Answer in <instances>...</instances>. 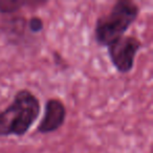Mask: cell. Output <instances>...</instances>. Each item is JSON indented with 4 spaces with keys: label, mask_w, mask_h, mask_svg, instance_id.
Segmentation results:
<instances>
[{
    "label": "cell",
    "mask_w": 153,
    "mask_h": 153,
    "mask_svg": "<svg viewBox=\"0 0 153 153\" xmlns=\"http://www.w3.org/2000/svg\"><path fill=\"white\" fill-rule=\"evenodd\" d=\"M27 26L28 30H30L34 34H37V33H40L43 30V27H44V23H43V20L41 19L40 17H37V16H34L32 17L27 22Z\"/></svg>",
    "instance_id": "6"
},
{
    "label": "cell",
    "mask_w": 153,
    "mask_h": 153,
    "mask_svg": "<svg viewBox=\"0 0 153 153\" xmlns=\"http://www.w3.org/2000/svg\"><path fill=\"white\" fill-rule=\"evenodd\" d=\"M41 105L30 90L17 91L12 104L0 111V136H23L40 114Z\"/></svg>",
    "instance_id": "1"
},
{
    "label": "cell",
    "mask_w": 153,
    "mask_h": 153,
    "mask_svg": "<svg viewBox=\"0 0 153 153\" xmlns=\"http://www.w3.org/2000/svg\"><path fill=\"white\" fill-rule=\"evenodd\" d=\"M142 47L140 39L133 36H123L109 45L108 55L115 69L121 74H128L134 66V60Z\"/></svg>",
    "instance_id": "3"
},
{
    "label": "cell",
    "mask_w": 153,
    "mask_h": 153,
    "mask_svg": "<svg viewBox=\"0 0 153 153\" xmlns=\"http://www.w3.org/2000/svg\"><path fill=\"white\" fill-rule=\"evenodd\" d=\"M28 2L22 0H0V13L12 14L19 11L22 7L27 5Z\"/></svg>",
    "instance_id": "5"
},
{
    "label": "cell",
    "mask_w": 153,
    "mask_h": 153,
    "mask_svg": "<svg viewBox=\"0 0 153 153\" xmlns=\"http://www.w3.org/2000/svg\"><path fill=\"white\" fill-rule=\"evenodd\" d=\"M140 7L131 0H119L111 10L97 19L94 39L101 46L108 47L125 36L131 24L137 19Z\"/></svg>",
    "instance_id": "2"
},
{
    "label": "cell",
    "mask_w": 153,
    "mask_h": 153,
    "mask_svg": "<svg viewBox=\"0 0 153 153\" xmlns=\"http://www.w3.org/2000/svg\"><path fill=\"white\" fill-rule=\"evenodd\" d=\"M66 108L64 103L59 99H48L45 103L44 114L37 128L42 134H48L57 131L65 122Z\"/></svg>",
    "instance_id": "4"
}]
</instances>
